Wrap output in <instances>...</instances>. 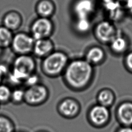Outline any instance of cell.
I'll return each instance as SVG.
<instances>
[{
    "label": "cell",
    "mask_w": 132,
    "mask_h": 132,
    "mask_svg": "<svg viewBox=\"0 0 132 132\" xmlns=\"http://www.w3.org/2000/svg\"><path fill=\"white\" fill-rule=\"evenodd\" d=\"M93 66L84 58L70 60L62 74L63 80L68 88L81 92L91 85L94 76Z\"/></svg>",
    "instance_id": "6da1fadb"
},
{
    "label": "cell",
    "mask_w": 132,
    "mask_h": 132,
    "mask_svg": "<svg viewBox=\"0 0 132 132\" xmlns=\"http://www.w3.org/2000/svg\"><path fill=\"white\" fill-rule=\"evenodd\" d=\"M36 62L30 55H17L14 58L11 68L7 75L8 82L12 85L18 86L24 84L25 79L35 73Z\"/></svg>",
    "instance_id": "7a4b0ae2"
},
{
    "label": "cell",
    "mask_w": 132,
    "mask_h": 132,
    "mask_svg": "<svg viewBox=\"0 0 132 132\" xmlns=\"http://www.w3.org/2000/svg\"><path fill=\"white\" fill-rule=\"evenodd\" d=\"M69 61L66 53L62 51H54L42 59L41 71L46 76L57 77L62 75Z\"/></svg>",
    "instance_id": "3957f363"
},
{
    "label": "cell",
    "mask_w": 132,
    "mask_h": 132,
    "mask_svg": "<svg viewBox=\"0 0 132 132\" xmlns=\"http://www.w3.org/2000/svg\"><path fill=\"white\" fill-rule=\"evenodd\" d=\"M86 118L90 125L94 128H101L109 123L110 112L108 108L96 103L89 107L87 111Z\"/></svg>",
    "instance_id": "277c9868"
},
{
    "label": "cell",
    "mask_w": 132,
    "mask_h": 132,
    "mask_svg": "<svg viewBox=\"0 0 132 132\" xmlns=\"http://www.w3.org/2000/svg\"><path fill=\"white\" fill-rule=\"evenodd\" d=\"M49 96L48 88L44 84L39 83L25 89L24 103L30 106H39L44 104Z\"/></svg>",
    "instance_id": "5b68a950"
},
{
    "label": "cell",
    "mask_w": 132,
    "mask_h": 132,
    "mask_svg": "<svg viewBox=\"0 0 132 132\" xmlns=\"http://www.w3.org/2000/svg\"><path fill=\"white\" fill-rule=\"evenodd\" d=\"M54 24L51 18L38 16L32 22L30 34L35 40L50 38L54 31Z\"/></svg>",
    "instance_id": "8992f818"
},
{
    "label": "cell",
    "mask_w": 132,
    "mask_h": 132,
    "mask_svg": "<svg viewBox=\"0 0 132 132\" xmlns=\"http://www.w3.org/2000/svg\"><path fill=\"white\" fill-rule=\"evenodd\" d=\"M35 41L30 34L20 31L14 34L10 47L17 55H30L32 52Z\"/></svg>",
    "instance_id": "52a82bcc"
},
{
    "label": "cell",
    "mask_w": 132,
    "mask_h": 132,
    "mask_svg": "<svg viewBox=\"0 0 132 132\" xmlns=\"http://www.w3.org/2000/svg\"><path fill=\"white\" fill-rule=\"evenodd\" d=\"M58 114L66 119L76 118L80 113L81 105L79 101L72 97H65L59 101L56 107Z\"/></svg>",
    "instance_id": "ba28073f"
},
{
    "label": "cell",
    "mask_w": 132,
    "mask_h": 132,
    "mask_svg": "<svg viewBox=\"0 0 132 132\" xmlns=\"http://www.w3.org/2000/svg\"><path fill=\"white\" fill-rule=\"evenodd\" d=\"M93 31L95 38L102 43H110L117 36L115 27L108 21L98 23L94 27Z\"/></svg>",
    "instance_id": "9c48e42d"
},
{
    "label": "cell",
    "mask_w": 132,
    "mask_h": 132,
    "mask_svg": "<svg viewBox=\"0 0 132 132\" xmlns=\"http://www.w3.org/2000/svg\"><path fill=\"white\" fill-rule=\"evenodd\" d=\"M95 10L93 0H76L72 5V11L75 19H88Z\"/></svg>",
    "instance_id": "30bf717a"
},
{
    "label": "cell",
    "mask_w": 132,
    "mask_h": 132,
    "mask_svg": "<svg viewBox=\"0 0 132 132\" xmlns=\"http://www.w3.org/2000/svg\"><path fill=\"white\" fill-rule=\"evenodd\" d=\"M54 51V44L50 38L35 40L32 53L38 57L44 58Z\"/></svg>",
    "instance_id": "8fae6325"
},
{
    "label": "cell",
    "mask_w": 132,
    "mask_h": 132,
    "mask_svg": "<svg viewBox=\"0 0 132 132\" xmlns=\"http://www.w3.org/2000/svg\"><path fill=\"white\" fill-rule=\"evenodd\" d=\"M116 116L119 121L123 125H132V102H124L120 104L116 111Z\"/></svg>",
    "instance_id": "7c38bea8"
},
{
    "label": "cell",
    "mask_w": 132,
    "mask_h": 132,
    "mask_svg": "<svg viewBox=\"0 0 132 132\" xmlns=\"http://www.w3.org/2000/svg\"><path fill=\"white\" fill-rule=\"evenodd\" d=\"M22 17L21 14L15 10L7 12L2 19V25L12 31L16 30L22 24Z\"/></svg>",
    "instance_id": "4fadbf2b"
},
{
    "label": "cell",
    "mask_w": 132,
    "mask_h": 132,
    "mask_svg": "<svg viewBox=\"0 0 132 132\" xmlns=\"http://www.w3.org/2000/svg\"><path fill=\"white\" fill-rule=\"evenodd\" d=\"M105 56V52L101 47L92 46L87 50L84 58L94 66L102 63L104 60Z\"/></svg>",
    "instance_id": "5bb4252c"
},
{
    "label": "cell",
    "mask_w": 132,
    "mask_h": 132,
    "mask_svg": "<svg viewBox=\"0 0 132 132\" xmlns=\"http://www.w3.org/2000/svg\"><path fill=\"white\" fill-rule=\"evenodd\" d=\"M35 10L39 17L50 18L56 11V6L52 0H39L36 5Z\"/></svg>",
    "instance_id": "9a60e30c"
},
{
    "label": "cell",
    "mask_w": 132,
    "mask_h": 132,
    "mask_svg": "<svg viewBox=\"0 0 132 132\" xmlns=\"http://www.w3.org/2000/svg\"><path fill=\"white\" fill-rule=\"evenodd\" d=\"M114 100V93L107 88L101 89L96 95V103L108 108L113 105Z\"/></svg>",
    "instance_id": "2e32d148"
},
{
    "label": "cell",
    "mask_w": 132,
    "mask_h": 132,
    "mask_svg": "<svg viewBox=\"0 0 132 132\" xmlns=\"http://www.w3.org/2000/svg\"><path fill=\"white\" fill-rule=\"evenodd\" d=\"M13 36V31L3 25H0V46L3 49L10 46Z\"/></svg>",
    "instance_id": "e0dca14e"
},
{
    "label": "cell",
    "mask_w": 132,
    "mask_h": 132,
    "mask_svg": "<svg viewBox=\"0 0 132 132\" xmlns=\"http://www.w3.org/2000/svg\"><path fill=\"white\" fill-rule=\"evenodd\" d=\"M74 29L78 34L87 33L91 27L90 21L88 19H76L74 23Z\"/></svg>",
    "instance_id": "ac0fdd59"
},
{
    "label": "cell",
    "mask_w": 132,
    "mask_h": 132,
    "mask_svg": "<svg viewBox=\"0 0 132 132\" xmlns=\"http://www.w3.org/2000/svg\"><path fill=\"white\" fill-rule=\"evenodd\" d=\"M110 44L112 50L117 53L124 52L127 46L126 40L124 38L118 36H116Z\"/></svg>",
    "instance_id": "d6986e66"
},
{
    "label": "cell",
    "mask_w": 132,
    "mask_h": 132,
    "mask_svg": "<svg viewBox=\"0 0 132 132\" xmlns=\"http://www.w3.org/2000/svg\"><path fill=\"white\" fill-rule=\"evenodd\" d=\"M15 124L8 116L0 114V132H14Z\"/></svg>",
    "instance_id": "ffe728a7"
},
{
    "label": "cell",
    "mask_w": 132,
    "mask_h": 132,
    "mask_svg": "<svg viewBox=\"0 0 132 132\" xmlns=\"http://www.w3.org/2000/svg\"><path fill=\"white\" fill-rule=\"evenodd\" d=\"M25 89L20 87H15L12 90L10 102L14 105H19L24 103Z\"/></svg>",
    "instance_id": "44dd1931"
},
{
    "label": "cell",
    "mask_w": 132,
    "mask_h": 132,
    "mask_svg": "<svg viewBox=\"0 0 132 132\" xmlns=\"http://www.w3.org/2000/svg\"><path fill=\"white\" fill-rule=\"evenodd\" d=\"M12 90L8 85H0V105H5L10 102Z\"/></svg>",
    "instance_id": "7402d4cb"
},
{
    "label": "cell",
    "mask_w": 132,
    "mask_h": 132,
    "mask_svg": "<svg viewBox=\"0 0 132 132\" xmlns=\"http://www.w3.org/2000/svg\"><path fill=\"white\" fill-rule=\"evenodd\" d=\"M40 82V78L39 76L36 74V73H34L30 75H29L24 81V84L27 87H31L35 86L37 84H38Z\"/></svg>",
    "instance_id": "603a6c76"
},
{
    "label": "cell",
    "mask_w": 132,
    "mask_h": 132,
    "mask_svg": "<svg viewBox=\"0 0 132 132\" xmlns=\"http://www.w3.org/2000/svg\"><path fill=\"white\" fill-rule=\"evenodd\" d=\"M125 62L127 68L132 71V52L129 53L126 57Z\"/></svg>",
    "instance_id": "cb8c5ba5"
},
{
    "label": "cell",
    "mask_w": 132,
    "mask_h": 132,
    "mask_svg": "<svg viewBox=\"0 0 132 132\" xmlns=\"http://www.w3.org/2000/svg\"><path fill=\"white\" fill-rule=\"evenodd\" d=\"M117 132H132V127L130 126H123L119 128Z\"/></svg>",
    "instance_id": "d4e9b609"
},
{
    "label": "cell",
    "mask_w": 132,
    "mask_h": 132,
    "mask_svg": "<svg viewBox=\"0 0 132 132\" xmlns=\"http://www.w3.org/2000/svg\"><path fill=\"white\" fill-rule=\"evenodd\" d=\"M126 6L127 10L132 14V0H126Z\"/></svg>",
    "instance_id": "484cf974"
},
{
    "label": "cell",
    "mask_w": 132,
    "mask_h": 132,
    "mask_svg": "<svg viewBox=\"0 0 132 132\" xmlns=\"http://www.w3.org/2000/svg\"><path fill=\"white\" fill-rule=\"evenodd\" d=\"M4 78L0 74V85L2 84V81H3V80Z\"/></svg>",
    "instance_id": "4316f807"
},
{
    "label": "cell",
    "mask_w": 132,
    "mask_h": 132,
    "mask_svg": "<svg viewBox=\"0 0 132 132\" xmlns=\"http://www.w3.org/2000/svg\"><path fill=\"white\" fill-rule=\"evenodd\" d=\"M2 51H3V48L0 46V56L1 55V54L2 53Z\"/></svg>",
    "instance_id": "83f0119b"
},
{
    "label": "cell",
    "mask_w": 132,
    "mask_h": 132,
    "mask_svg": "<svg viewBox=\"0 0 132 132\" xmlns=\"http://www.w3.org/2000/svg\"><path fill=\"white\" fill-rule=\"evenodd\" d=\"M38 132H48V131H45V130H40V131H38Z\"/></svg>",
    "instance_id": "f1b7e54d"
},
{
    "label": "cell",
    "mask_w": 132,
    "mask_h": 132,
    "mask_svg": "<svg viewBox=\"0 0 132 132\" xmlns=\"http://www.w3.org/2000/svg\"><path fill=\"white\" fill-rule=\"evenodd\" d=\"M14 132H25V131H22V130H19V131H15Z\"/></svg>",
    "instance_id": "f546056e"
},
{
    "label": "cell",
    "mask_w": 132,
    "mask_h": 132,
    "mask_svg": "<svg viewBox=\"0 0 132 132\" xmlns=\"http://www.w3.org/2000/svg\"><path fill=\"white\" fill-rule=\"evenodd\" d=\"M103 1V2H106V1H109V0H102Z\"/></svg>",
    "instance_id": "4dcf8cb0"
}]
</instances>
